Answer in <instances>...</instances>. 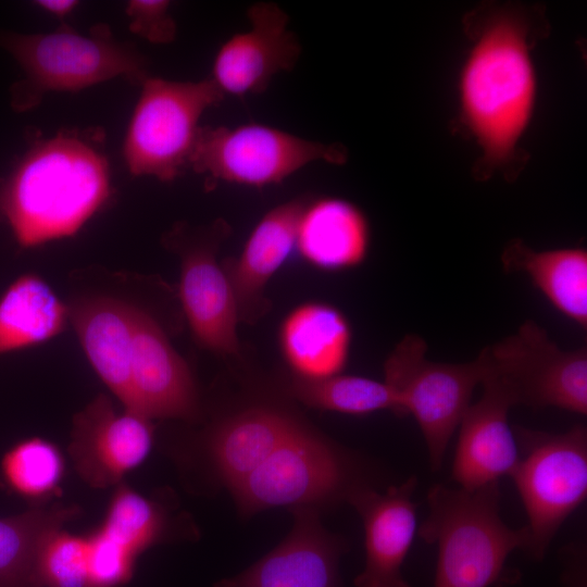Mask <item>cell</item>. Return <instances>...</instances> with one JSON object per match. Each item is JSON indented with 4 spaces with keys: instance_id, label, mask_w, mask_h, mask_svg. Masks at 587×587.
I'll return each mask as SVG.
<instances>
[{
    "instance_id": "cell-1",
    "label": "cell",
    "mask_w": 587,
    "mask_h": 587,
    "mask_svg": "<svg viewBox=\"0 0 587 587\" xmlns=\"http://www.w3.org/2000/svg\"><path fill=\"white\" fill-rule=\"evenodd\" d=\"M110 197L104 134L62 129L33 145L0 183V216L28 249L75 235Z\"/></svg>"
},
{
    "instance_id": "cell-2",
    "label": "cell",
    "mask_w": 587,
    "mask_h": 587,
    "mask_svg": "<svg viewBox=\"0 0 587 587\" xmlns=\"http://www.w3.org/2000/svg\"><path fill=\"white\" fill-rule=\"evenodd\" d=\"M499 483L475 490L433 486L419 535L438 547L434 587H490L504 580L505 562L526 550V527H509L500 515Z\"/></svg>"
},
{
    "instance_id": "cell-3",
    "label": "cell",
    "mask_w": 587,
    "mask_h": 587,
    "mask_svg": "<svg viewBox=\"0 0 587 587\" xmlns=\"http://www.w3.org/2000/svg\"><path fill=\"white\" fill-rule=\"evenodd\" d=\"M0 47L23 71V78L10 91L13 110L35 108L50 91H78L123 77L142 84L148 75L147 59L137 48L117 40L107 24L80 34L66 24L49 33H0Z\"/></svg>"
},
{
    "instance_id": "cell-4",
    "label": "cell",
    "mask_w": 587,
    "mask_h": 587,
    "mask_svg": "<svg viewBox=\"0 0 587 587\" xmlns=\"http://www.w3.org/2000/svg\"><path fill=\"white\" fill-rule=\"evenodd\" d=\"M535 76L522 26L509 18L480 36L463 68L465 120L491 161L512 152L530 118Z\"/></svg>"
},
{
    "instance_id": "cell-5",
    "label": "cell",
    "mask_w": 587,
    "mask_h": 587,
    "mask_svg": "<svg viewBox=\"0 0 587 587\" xmlns=\"http://www.w3.org/2000/svg\"><path fill=\"white\" fill-rule=\"evenodd\" d=\"M369 485L362 459L302 422L229 494L247 519L275 507L321 511L348 503L353 492Z\"/></svg>"
},
{
    "instance_id": "cell-6",
    "label": "cell",
    "mask_w": 587,
    "mask_h": 587,
    "mask_svg": "<svg viewBox=\"0 0 587 587\" xmlns=\"http://www.w3.org/2000/svg\"><path fill=\"white\" fill-rule=\"evenodd\" d=\"M426 341L405 335L384 363V382L392 390L399 416L412 415L423 434L429 463L439 470L475 387L488 371L485 348L470 362L444 363L426 358Z\"/></svg>"
},
{
    "instance_id": "cell-7",
    "label": "cell",
    "mask_w": 587,
    "mask_h": 587,
    "mask_svg": "<svg viewBox=\"0 0 587 587\" xmlns=\"http://www.w3.org/2000/svg\"><path fill=\"white\" fill-rule=\"evenodd\" d=\"M223 98L211 78L177 82L148 76L124 140L128 171L161 182L182 175L189 167L202 114Z\"/></svg>"
},
{
    "instance_id": "cell-8",
    "label": "cell",
    "mask_w": 587,
    "mask_h": 587,
    "mask_svg": "<svg viewBox=\"0 0 587 587\" xmlns=\"http://www.w3.org/2000/svg\"><path fill=\"white\" fill-rule=\"evenodd\" d=\"M520 457L512 477L528 523L526 551L541 560L565 520L587 496V430L551 434L515 427Z\"/></svg>"
},
{
    "instance_id": "cell-9",
    "label": "cell",
    "mask_w": 587,
    "mask_h": 587,
    "mask_svg": "<svg viewBox=\"0 0 587 587\" xmlns=\"http://www.w3.org/2000/svg\"><path fill=\"white\" fill-rule=\"evenodd\" d=\"M317 161L341 164L346 161L345 149L249 123L236 127L201 126L189 167L214 182L263 188Z\"/></svg>"
},
{
    "instance_id": "cell-10",
    "label": "cell",
    "mask_w": 587,
    "mask_h": 587,
    "mask_svg": "<svg viewBox=\"0 0 587 587\" xmlns=\"http://www.w3.org/2000/svg\"><path fill=\"white\" fill-rule=\"evenodd\" d=\"M488 374L509 389L515 404L587 414V348L564 351L533 320L486 346Z\"/></svg>"
},
{
    "instance_id": "cell-11",
    "label": "cell",
    "mask_w": 587,
    "mask_h": 587,
    "mask_svg": "<svg viewBox=\"0 0 587 587\" xmlns=\"http://www.w3.org/2000/svg\"><path fill=\"white\" fill-rule=\"evenodd\" d=\"M224 222L199 230L177 226L166 241L180 255L179 299L190 330L201 347L222 355L239 352V312L228 276L216 260Z\"/></svg>"
},
{
    "instance_id": "cell-12",
    "label": "cell",
    "mask_w": 587,
    "mask_h": 587,
    "mask_svg": "<svg viewBox=\"0 0 587 587\" xmlns=\"http://www.w3.org/2000/svg\"><path fill=\"white\" fill-rule=\"evenodd\" d=\"M302 423L273 403L238 410L205 429L191 449L176 451L179 463L197 469L209 483L228 491L242 482Z\"/></svg>"
},
{
    "instance_id": "cell-13",
    "label": "cell",
    "mask_w": 587,
    "mask_h": 587,
    "mask_svg": "<svg viewBox=\"0 0 587 587\" xmlns=\"http://www.w3.org/2000/svg\"><path fill=\"white\" fill-rule=\"evenodd\" d=\"M154 442L152 421L126 410L99 394L72 421L67 453L79 477L104 489L124 483L140 466Z\"/></svg>"
},
{
    "instance_id": "cell-14",
    "label": "cell",
    "mask_w": 587,
    "mask_h": 587,
    "mask_svg": "<svg viewBox=\"0 0 587 587\" xmlns=\"http://www.w3.org/2000/svg\"><path fill=\"white\" fill-rule=\"evenodd\" d=\"M126 410L149 420L200 416V399L192 373L174 349L158 321L136 307L133 358Z\"/></svg>"
},
{
    "instance_id": "cell-15",
    "label": "cell",
    "mask_w": 587,
    "mask_h": 587,
    "mask_svg": "<svg viewBox=\"0 0 587 587\" xmlns=\"http://www.w3.org/2000/svg\"><path fill=\"white\" fill-rule=\"evenodd\" d=\"M290 511L294 524L288 535L252 565L214 587H342L339 562L348 550L347 540L323 526L320 510Z\"/></svg>"
},
{
    "instance_id": "cell-16",
    "label": "cell",
    "mask_w": 587,
    "mask_h": 587,
    "mask_svg": "<svg viewBox=\"0 0 587 587\" xmlns=\"http://www.w3.org/2000/svg\"><path fill=\"white\" fill-rule=\"evenodd\" d=\"M247 16L250 28L228 38L214 58L211 79L224 96L265 91L276 74L292 70L301 53L289 17L277 4L254 3Z\"/></svg>"
},
{
    "instance_id": "cell-17",
    "label": "cell",
    "mask_w": 587,
    "mask_h": 587,
    "mask_svg": "<svg viewBox=\"0 0 587 587\" xmlns=\"http://www.w3.org/2000/svg\"><path fill=\"white\" fill-rule=\"evenodd\" d=\"M480 399L470 404L460 421L452 478L460 488L475 490L499 483L514 471L520 450L508 420L516 405L508 387L487 373Z\"/></svg>"
},
{
    "instance_id": "cell-18",
    "label": "cell",
    "mask_w": 587,
    "mask_h": 587,
    "mask_svg": "<svg viewBox=\"0 0 587 587\" xmlns=\"http://www.w3.org/2000/svg\"><path fill=\"white\" fill-rule=\"evenodd\" d=\"M416 483L412 476L385 491L369 485L349 498L364 528L365 564L354 587H410L402 565L416 533Z\"/></svg>"
},
{
    "instance_id": "cell-19",
    "label": "cell",
    "mask_w": 587,
    "mask_h": 587,
    "mask_svg": "<svg viewBox=\"0 0 587 587\" xmlns=\"http://www.w3.org/2000/svg\"><path fill=\"white\" fill-rule=\"evenodd\" d=\"M86 357L110 391L126 404L133 358L136 307L108 295H93L67 303Z\"/></svg>"
},
{
    "instance_id": "cell-20",
    "label": "cell",
    "mask_w": 587,
    "mask_h": 587,
    "mask_svg": "<svg viewBox=\"0 0 587 587\" xmlns=\"http://www.w3.org/2000/svg\"><path fill=\"white\" fill-rule=\"evenodd\" d=\"M305 201L296 198L266 212L252 229L239 257L224 267L239 319L250 322L265 310V286L296 250L297 224Z\"/></svg>"
},
{
    "instance_id": "cell-21",
    "label": "cell",
    "mask_w": 587,
    "mask_h": 587,
    "mask_svg": "<svg viewBox=\"0 0 587 587\" xmlns=\"http://www.w3.org/2000/svg\"><path fill=\"white\" fill-rule=\"evenodd\" d=\"M352 332L345 314L332 304L309 301L291 310L282 322L278 341L294 376L320 379L345 370Z\"/></svg>"
},
{
    "instance_id": "cell-22",
    "label": "cell",
    "mask_w": 587,
    "mask_h": 587,
    "mask_svg": "<svg viewBox=\"0 0 587 587\" xmlns=\"http://www.w3.org/2000/svg\"><path fill=\"white\" fill-rule=\"evenodd\" d=\"M369 248V222L355 204L338 197L305 201L296 250L307 263L323 271H345L361 265Z\"/></svg>"
},
{
    "instance_id": "cell-23",
    "label": "cell",
    "mask_w": 587,
    "mask_h": 587,
    "mask_svg": "<svg viewBox=\"0 0 587 587\" xmlns=\"http://www.w3.org/2000/svg\"><path fill=\"white\" fill-rule=\"evenodd\" d=\"M507 273H523L547 300L578 326L587 327V251L561 248L535 251L520 240L501 255Z\"/></svg>"
},
{
    "instance_id": "cell-24",
    "label": "cell",
    "mask_w": 587,
    "mask_h": 587,
    "mask_svg": "<svg viewBox=\"0 0 587 587\" xmlns=\"http://www.w3.org/2000/svg\"><path fill=\"white\" fill-rule=\"evenodd\" d=\"M70 323L68 305L36 274H23L0 297V354L60 335Z\"/></svg>"
},
{
    "instance_id": "cell-25",
    "label": "cell",
    "mask_w": 587,
    "mask_h": 587,
    "mask_svg": "<svg viewBox=\"0 0 587 587\" xmlns=\"http://www.w3.org/2000/svg\"><path fill=\"white\" fill-rule=\"evenodd\" d=\"M78 514L76 505L53 503L0 517V587H37L36 562L43 541Z\"/></svg>"
},
{
    "instance_id": "cell-26",
    "label": "cell",
    "mask_w": 587,
    "mask_h": 587,
    "mask_svg": "<svg viewBox=\"0 0 587 587\" xmlns=\"http://www.w3.org/2000/svg\"><path fill=\"white\" fill-rule=\"evenodd\" d=\"M178 521L164 502L122 483L114 487L95 532L137 561L149 548L173 538Z\"/></svg>"
},
{
    "instance_id": "cell-27",
    "label": "cell",
    "mask_w": 587,
    "mask_h": 587,
    "mask_svg": "<svg viewBox=\"0 0 587 587\" xmlns=\"http://www.w3.org/2000/svg\"><path fill=\"white\" fill-rule=\"evenodd\" d=\"M287 394L313 409L349 415L388 410L399 416L398 403L389 386L369 377L337 374L305 379L294 376L287 386Z\"/></svg>"
},
{
    "instance_id": "cell-28",
    "label": "cell",
    "mask_w": 587,
    "mask_h": 587,
    "mask_svg": "<svg viewBox=\"0 0 587 587\" xmlns=\"http://www.w3.org/2000/svg\"><path fill=\"white\" fill-rule=\"evenodd\" d=\"M64 474L62 451L41 437L14 444L0 462V478L5 488L36 505L58 496Z\"/></svg>"
},
{
    "instance_id": "cell-29",
    "label": "cell",
    "mask_w": 587,
    "mask_h": 587,
    "mask_svg": "<svg viewBox=\"0 0 587 587\" xmlns=\"http://www.w3.org/2000/svg\"><path fill=\"white\" fill-rule=\"evenodd\" d=\"M37 587H90L87 535L65 527L43 541L36 562Z\"/></svg>"
},
{
    "instance_id": "cell-30",
    "label": "cell",
    "mask_w": 587,
    "mask_h": 587,
    "mask_svg": "<svg viewBox=\"0 0 587 587\" xmlns=\"http://www.w3.org/2000/svg\"><path fill=\"white\" fill-rule=\"evenodd\" d=\"M166 0L128 1L126 15L132 33L152 43H168L176 37L177 25Z\"/></svg>"
},
{
    "instance_id": "cell-31",
    "label": "cell",
    "mask_w": 587,
    "mask_h": 587,
    "mask_svg": "<svg viewBox=\"0 0 587 587\" xmlns=\"http://www.w3.org/2000/svg\"><path fill=\"white\" fill-rule=\"evenodd\" d=\"M43 12L63 20L78 5L76 0H38L34 2Z\"/></svg>"
}]
</instances>
